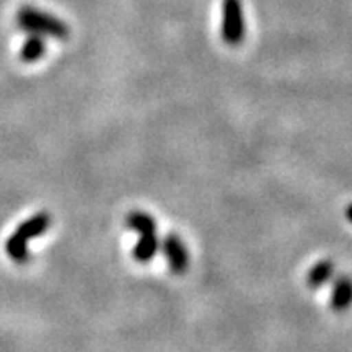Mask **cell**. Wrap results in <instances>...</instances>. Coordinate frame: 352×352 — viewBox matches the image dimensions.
<instances>
[{
	"instance_id": "cell-1",
	"label": "cell",
	"mask_w": 352,
	"mask_h": 352,
	"mask_svg": "<svg viewBox=\"0 0 352 352\" xmlns=\"http://www.w3.org/2000/svg\"><path fill=\"white\" fill-rule=\"evenodd\" d=\"M51 226V215L47 212H39L21 222L16 230L8 236L6 243V252L8 258L15 263H25L30 258L28 245L30 241L41 236Z\"/></svg>"
},
{
	"instance_id": "cell-2",
	"label": "cell",
	"mask_w": 352,
	"mask_h": 352,
	"mask_svg": "<svg viewBox=\"0 0 352 352\" xmlns=\"http://www.w3.org/2000/svg\"><path fill=\"white\" fill-rule=\"evenodd\" d=\"M20 28L28 33L41 34V36H52L56 39L69 38V26L51 13L39 10L36 7L25 6L19 10L16 15Z\"/></svg>"
},
{
	"instance_id": "cell-3",
	"label": "cell",
	"mask_w": 352,
	"mask_h": 352,
	"mask_svg": "<svg viewBox=\"0 0 352 352\" xmlns=\"http://www.w3.org/2000/svg\"><path fill=\"white\" fill-rule=\"evenodd\" d=\"M246 33L245 15L241 0H222V20L220 34L228 46H239L243 43Z\"/></svg>"
},
{
	"instance_id": "cell-4",
	"label": "cell",
	"mask_w": 352,
	"mask_h": 352,
	"mask_svg": "<svg viewBox=\"0 0 352 352\" xmlns=\"http://www.w3.org/2000/svg\"><path fill=\"white\" fill-rule=\"evenodd\" d=\"M160 250L173 274H183V272H186L189 266V253L184 241L176 233H166L165 239L160 241Z\"/></svg>"
},
{
	"instance_id": "cell-5",
	"label": "cell",
	"mask_w": 352,
	"mask_h": 352,
	"mask_svg": "<svg viewBox=\"0 0 352 352\" xmlns=\"http://www.w3.org/2000/svg\"><path fill=\"white\" fill-rule=\"evenodd\" d=\"M158 250H160V239H158L157 233L139 235V240L135 241L134 248H132V258L138 263L147 264L155 258Z\"/></svg>"
},
{
	"instance_id": "cell-6",
	"label": "cell",
	"mask_w": 352,
	"mask_h": 352,
	"mask_svg": "<svg viewBox=\"0 0 352 352\" xmlns=\"http://www.w3.org/2000/svg\"><path fill=\"white\" fill-rule=\"evenodd\" d=\"M329 305L333 310L342 311L352 305V279L342 276L333 285L331 297H329Z\"/></svg>"
},
{
	"instance_id": "cell-7",
	"label": "cell",
	"mask_w": 352,
	"mask_h": 352,
	"mask_svg": "<svg viewBox=\"0 0 352 352\" xmlns=\"http://www.w3.org/2000/svg\"><path fill=\"white\" fill-rule=\"evenodd\" d=\"M333 274L334 264L329 259H321V261L316 263L315 266H311L310 271H308L307 284L311 289H320L333 279Z\"/></svg>"
},
{
	"instance_id": "cell-8",
	"label": "cell",
	"mask_w": 352,
	"mask_h": 352,
	"mask_svg": "<svg viewBox=\"0 0 352 352\" xmlns=\"http://www.w3.org/2000/svg\"><path fill=\"white\" fill-rule=\"evenodd\" d=\"M44 52H46V43H44L43 36L41 34L32 33L28 39H25V43L21 44L20 59L26 64H33L41 59Z\"/></svg>"
},
{
	"instance_id": "cell-9",
	"label": "cell",
	"mask_w": 352,
	"mask_h": 352,
	"mask_svg": "<svg viewBox=\"0 0 352 352\" xmlns=\"http://www.w3.org/2000/svg\"><path fill=\"white\" fill-rule=\"evenodd\" d=\"M126 227L129 230L139 233V235H147V233H157V220L151 214L142 212V210H134L127 214Z\"/></svg>"
},
{
	"instance_id": "cell-10",
	"label": "cell",
	"mask_w": 352,
	"mask_h": 352,
	"mask_svg": "<svg viewBox=\"0 0 352 352\" xmlns=\"http://www.w3.org/2000/svg\"><path fill=\"white\" fill-rule=\"evenodd\" d=\"M346 217H347V220H349V222H352V204L347 206V209H346Z\"/></svg>"
}]
</instances>
